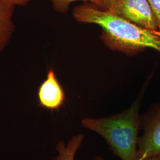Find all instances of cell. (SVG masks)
I'll return each mask as SVG.
<instances>
[{
  "instance_id": "cell-9",
  "label": "cell",
  "mask_w": 160,
  "mask_h": 160,
  "mask_svg": "<svg viewBox=\"0 0 160 160\" xmlns=\"http://www.w3.org/2000/svg\"><path fill=\"white\" fill-rule=\"evenodd\" d=\"M119 0H92L91 3L97 8L109 12Z\"/></svg>"
},
{
  "instance_id": "cell-12",
  "label": "cell",
  "mask_w": 160,
  "mask_h": 160,
  "mask_svg": "<svg viewBox=\"0 0 160 160\" xmlns=\"http://www.w3.org/2000/svg\"><path fill=\"white\" fill-rule=\"evenodd\" d=\"M95 160H104L103 159L102 157H96V158L95 159ZM147 160H160V157L159 156H157V157H151L150 158H149Z\"/></svg>"
},
{
  "instance_id": "cell-10",
  "label": "cell",
  "mask_w": 160,
  "mask_h": 160,
  "mask_svg": "<svg viewBox=\"0 0 160 160\" xmlns=\"http://www.w3.org/2000/svg\"><path fill=\"white\" fill-rule=\"evenodd\" d=\"M154 15L158 29L160 31V0H148Z\"/></svg>"
},
{
  "instance_id": "cell-8",
  "label": "cell",
  "mask_w": 160,
  "mask_h": 160,
  "mask_svg": "<svg viewBox=\"0 0 160 160\" xmlns=\"http://www.w3.org/2000/svg\"><path fill=\"white\" fill-rule=\"evenodd\" d=\"M77 1H89L90 2L92 1V0H51L54 10L59 13L67 12L68 11L70 4Z\"/></svg>"
},
{
  "instance_id": "cell-1",
  "label": "cell",
  "mask_w": 160,
  "mask_h": 160,
  "mask_svg": "<svg viewBox=\"0 0 160 160\" xmlns=\"http://www.w3.org/2000/svg\"><path fill=\"white\" fill-rule=\"evenodd\" d=\"M73 17L78 22L96 24L100 26L103 29L100 38L111 50L135 55L151 48L160 53L159 30L140 27L89 4L75 7Z\"/></svg>"
},
{
  "instance_id": "cell-3",
  "label": "cell",
  "mask_w": 160,
  "mask_h": 160,
  "mask_svg": "<svg viewBox=\"0 0 160 160\" xmlns=\"http://www.w3.org/2000/svg\"><path fill=\"white\" fill-rule=\"evenodd\" d=\"M143 134L138 138L135 160H147L160 157V107L141 117Z\"/></svg>"
},
{
  "instance_id": "cell-7",
  "label": "cell",
  "mask_w": 160,
  "mask_h": 160,
  "mask_svg": "<svg viewBox=\"0 0 160 160\" xmlns=\"http://www.w3.org/2000/svg\"><path fill=\"white\" fill-rule=\"evenodd\" d=\"M84 138V135L80 133L73 136L67 144L62 141H59L56 147L58 155L53 160H74L76 152L81 146Z\"/></svg>"
},
{
  "instance_id": "cell-5",
  "label": "cell",
  "mask_w": 160,
  "mask_h": 160,
  "mask_svg": "<svg viewBox=\"0 0 160 160\" xmlns=\"http://www.w3.org/2000/svg\"><path fill=\"white\" fill-rule=\"evenodd\" d=\"M38 96L39 104L43 108L55 110L63 105L65 99V92L53 69H50L48 71L46 80L39 88Z\"/></svg>"
},
{
  "instance_id": "cell-6",
  "label": "cell",
  "mask_w": 160,
  "mask_h": 160,
  "mask_svg": "<svg viewBox=\"0 0 160 160\" xmlns=\"http://www.w3.org/2000/svg\"><path fill=\"white\" fill-rule=\"evenodd\" d=\"M14 8L15 6L0 0V52L7 46L14 32Z\"/></svg>"
},
{
  "instance_id": "cell-11",
  "label": "cell",
  "mask_w": 160,
  "mask_h": 160,
  "mask_svg": "<svg viewBox=\"0 0 160 160\" xmlns=\"http://www.w3.org/2000/svg\"><path fill=\"white\" fill-rule=\"evenodd\" d=\"M13 6H24L27 5L32 0H1Z\"/></svg>"
},
{
  "instance_id": "cell-4",
  "label": "cell",
  "mask_w": 160,
  "mask_h": 160,
  "mask_svg": "<svg viewBox=\"0 0 160 160\" xmlns=\"http://www.w3.org/2000/svg\"><path fill=\"white\" fill-rule=\"evenodd\" d=\"M109 12L140 27L158 30L148 0H119Z\"/></svg>"
},
{
  "instance_id": "cell-2",
  "label": "cell",
  "mask_w": 160,
  "mask_h": 160,
  "mask_svg": "<svg viewBox=\"0 0 160 160\" xmlns=\"http://www.w3.org/2000/svg\"><path fill=\"white\" fill-rule=\"evenodd\" d=\"M141 98L119 114L100 118H84L81 123L87 129L103 137L110 149L122 160H135L138 133L142 129L139 110Z\"/></svg>"
}]
</instances>
